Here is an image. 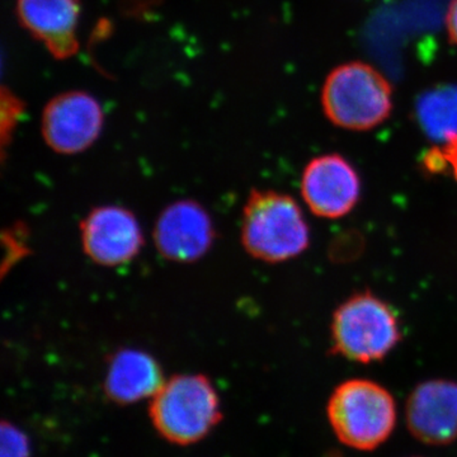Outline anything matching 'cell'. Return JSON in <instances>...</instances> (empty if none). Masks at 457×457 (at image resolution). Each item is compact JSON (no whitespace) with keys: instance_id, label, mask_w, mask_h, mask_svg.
<instances>
[{"instance_id":"6da1fadb","label":"cell","mask_w":457,"mask_h":457,"mask_svg":"<svg viewBox=\"0 0 457 457\" xmlns=\"http://www.w3.org/2000/svg\"><path fill=\"white\" fill-rule=\"evenodd\" d=\"M240 239L254 260L281 263L308 249L311 230L293 197L270 189H253L243 209Z\"/></svg>"},{"instance_id":"7a4b0ae2","label":"cell","mask_w":457,"mask_h":457,"mask_svg":"<svg viewBox=\"0 0 457 457\" xmlns=\"http://www.w3.org/2000/svg\"><path fill=\"white\" fill-rule=\"evenodd\" d=\"M149 416L162 437L188 446L204 440L219 425L220 398L207 376L176 375L150 399Z\"/></svg>"},{"instance_id":"3957f363","label":"cell","mask_w":457,"mask_h":457,"mask_svg":"<svg viewBox=\"0 0 457 457\" xmlns=\"http://www.w3.org/2000/svg\"><path fill=\"white\" fill-rule=\"evenodd\" d=\"M328 420L337 438L359 451H374L396 426V404L389 390L363 378L347 380L328 400Z\"/></svg>"},{"instance_id":"277c9868","label":"cell","mask_w":457,"mask_h":457,"mask_svg":"<svg viewBox=\"0 0 457 457\" xmlns=\"http://www.w3.org/2000/svg\"><path fill=\"white\" fill-rule=\"evenodd\" d=\"M328 120L352 131L371 130L393 110V89L371 65L352 62L328 75L321 92Z\"/></svg>"},{"instance_id":"5b68a950","label":"cell","mask_w":457,"mask_h":457,"mask_svg":"<svg viewBox=\"0 0 457 457\" xmlns=\"http://www.w3.org/2000/svg\"><path fill=\"white\" fill-rule=\"evenodd\" d=\"M330 336L333 353L354 362L372 363L384 360L399 345L402 329L390 305L365 291L337 308Z\"/></svg>"},{"instance_id":"8992f818","label":"cell","mask_w":457,"mask_h":457,"mask_svg":"<svg viewBox=\"0 0 457 457\" xmlns=\"http://www.w3.org/2000/svg\"><path fill=\"white\" fill-rule=\"evenodd\" d=\"M104 110L87 92H66L45 108L41 131L45 143L59 154L86 152L101 135Z\"/></svg>"},{"instance_id":"52a82bcc","label":"cell","mask_w":457,"mask_h":457,"mask_svg":"<svg viewBox=\"0 0 457 457\" xmlns=\"http://www.w3.org/2000/svg\"><path fill=\"white\" fill-rule=\"evenodd\" d=\"M80 240L87 257L104 267L130 263L144 245L137 216L117 204L93 209L80 222Z\"/></svg>"},{"instance_id":"ba28073f","label":"cell","mask_w":457,"mask_h":457,"mask_svg":"<svg viewBox=\"0 0 457 457\" xmlns=\"http://www.w3.org/2000/svg\"><path fill=\"white\" fill-rule=\"evenodd\" d=\"M154 243L165 260L194 263L212 249L215 228L210 213L194 200H182L165 207L156 219Z\"/></svg>"},{"instance_id":"9c48e42d","label":"cell","mask_w":457,"mask_h":457,"mask_svg":"<svg viewBox=\"0 0 457 457\" xmlns=\"http://www.w3.org/2000/svg\"><path fill=\"white\" fill-rule=\"evenodd\" d=\"M302 195L306 206L319 218H343L359 204L360 177L341 155L318 156L303 170Z\"/></svg>"},{"instance_id":"30bf717a","label":"cell","mask_w":457,"mask_h":457,"mask_svg":"<svg viewBox=\"0 0 457 457\" xmlns=\"http://www.w3.org/2000/svg\"><path fill=\"white\" fill-rule=\"evenodd\" d=\"M408 431L428 446L457 441V383L437 378L418 385L405 404Z\"/></svg>"},{"instance_id":"8fae6325","label":"cell","mask_w":457,"mask_h":457,"mask_svg":"<svg viewBox=\"0 0 457 457\" xmlns=\"http://www.w3.org/2000/svg\"><path fill=\"white\" fill-rule=\"evenodd\" d=\"M80 0H17L21 23L56 59H69L79 49Z\"/></svg>"},{"instance_id":"7c38bea8","label":"cell","mask_w":457,"mask_h":457,"mask_svg":"<svg viewBox=\"0 0 457 457\" xmlns=\"http://www.w3.org/2000/svg\"><path fill=\"white\" fill-rule=\"evenodd\" d=\"M164 383L161 363L152 354L137 348H123L108 362L104 390L111 402L129 405L152 399Z\"/></svg>"},{"instance_id":"4fadbf2b","label":"cell","mask_w":457,"mask_h":457,"mask_svg":"<svg viewBox=\"0 0 457 457\" xmlns=\"http://www.w3.org/2000/svg\"><path fill=\"white\" fill-rule=\"evenodd\" d=\"M417 119L429 139L444 144L457 137V86L445 84L423 93Z\"/></svg>"},{"instance_id":"5bb4252c","label":"cell","mask_w":457,"mask_h":457,"mask_svg":"<svg viewBox=\"0 0 457 457\" xmlns=\"http://www.w3.org/2000/svg\"><path fill=\"white\" fill-rule=\"evenodd\" d=\"M426 170L431 173H442L449 170L457 180V137H451L446 143L432 147L426 154Z\"/></svg>"},{"instance_id":"9a60e30c","label":"cell","mask_w":457,"mask_h":457,"mask_svg":"<svg viewBox=\"0 0 457 457\" xmlns=\"http://www.w3.org/2000/svg\"><path fill=\"white\" fill-rule=\"evenodd\" d=\"M0 457H29V437L13 423L3 420L0 427Z\"/></svg>"},{"instance_id":"2e32d148","label":"cell","mask_w":457,"mask_h":457,"mask_svg":"<svg viewBox=\"0 0 457 457\" xmlns=\"http://www.w3.org/2000/svg\"><path fill=\"white\" fill-rule=\"evenodd\" d=\"M447 32L450 40L457 45V0H451L446 18Z\"/></svg>"},{"instance_id":"e0dca14e","label":"cell","mask_w":457,"mask_h":457,"mask_svg":"<svg viewBox=\"0 0 457 457\" xmlns=\"http://www.w3.org/2000/svg\"><path fill=\"white\" fill-rule=\"evenodd\" d=\"M413 457H420V456H413Z\"/></svg>"}]
</instances>
